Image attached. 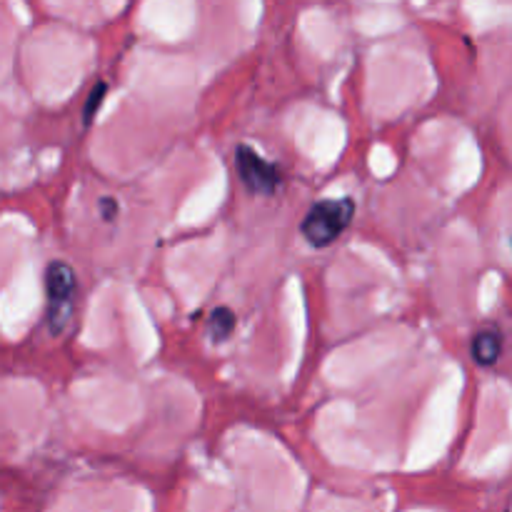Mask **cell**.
<instances>
[{"instance_id":"8992f818","label":"cell","mask_w":512,"mask_h":512,"mask_svg":"<svg viewBox=\"0 0 512 512\" xmlns=\"http://www.w3.org/2000/svg\"><path fill=\"white\" fill-rule=\"evenodd\" d=\"M105 83H98L93 88V93L88 95V103H85V113H83V118H85V123H90V120H93V115L98 113V108H100V103H103V95H105Z\"/></svg>"},{"instance_id":"52a82bcc","label":"cell","mask_w":512,"mask_h":512,"mask_svg":"<svg viewBox=\"0 0 512 512\" xmlns=\"http://www.w3.org/2000/svg\"><path fill=\"white\" fill-rule=\"evenodd\" d=\"M115 210H118L115 200L113 198H103V215H105V220H113L115 218Z\"/></svg>"},{"instance_id":"5b68a950","label":"cell","mask_w":512,"mask_h":512,"mask_svg":"<svg viewBox=\"0 0 512 512\" xmlns=\"http://www.w3.org/2000/svg\"><path fill=\"white\" fill-rule=\"evenodd\" d=\"M235 313L230 308H215L208 318V335L213 343H223L233 335Z\"/></svg>"},{"instance_id":"7a4b0ae2","label":"cell","mask_w":512,"mask_h":512,"mask_svg":"<svg viewBox=\"0 0 512 512\" xmlns=\"http://www.w3.org/2000/svg\"><path fill=\"white\" fill-rule=\"evenodd\" d=\"M45 295H48V325L53 333H60L65 328L73 310V295H75V273L70 265L55 263L48 265L45 270Z\"/></svg>"},{"instance_id":"6da1fadb","label":"cell","mask_w":512,"mask_h":512,"mask_svg":"<svg viewBox=\"0 0 512 512\" xmlns=\"http://www.w3.org/2000/svg\"><path fill=\"white\" fill-rule=\"evenodd\" d=\"M355 215V203L350 198L340 200H320L313 208L308 210V215L303 218L300 225V233L308 240L313 248H328L333 245L340 235L348 230L350 220Z\"/></svg>"},{"instance_id":"3957f363","label":"cell","mask_w":512,"mask_h":512,"mask_svg":"<svg viewBox=\"0 0 512 512\" xmlns=\"http://www.w3.org/2000/svg\"><path fill=\"white\" fill-rule=\"evenodd\" d=\"M235 165L245 188L255 195H273L280 185V170L263 158L258 150L248 145H238L235 150Z\"/></svg>"},{"instance_id":"277c9868","label":"cell","mask_w":512,"mask_h":512,"mask_svg":"<svg viewBox=\"0 0 512 512\" xmlns=\"http://www.w3.org/2000/svg\"><path fill=\"white\" fill-rule=\"evenodd\" d=\"M470 355L483 368L495 365L500 360V355H503V335L498 330H480L473 338V343H470Z\"/></svg>"}]
</instances>
